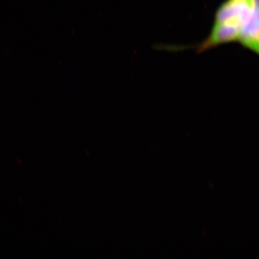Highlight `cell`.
<instances>
[{"label": "cell", "mask_w": 259, "mask_h": 259, "mask_svg": "<svg viewBox=\"0 0 259 259\" xmlns=\"http://www.w3.org/2000/svg\"><path fill=\"white\" fill-rule=\"evenodd\" d=\"M256 50L257 51H255V53H258L259 54V44Z\"/></svg>", "instance_id": "2"}, {"label": "cell", "mask_w": 259, "mask_h": 259, "mask_svg": "<svg viewBox=\"0 0 259 259\" xmlns=\"http://www.w3.org/2000/svg\"><path fill=\"white\" fill-rule=\"evenodd\" d=\"M252 1L255 6L259 8V0H252Z\"/></svg>", "instance_id": "1"}]
</instances>
